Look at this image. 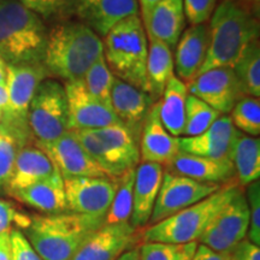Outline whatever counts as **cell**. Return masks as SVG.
<instances>
[{
    "instance_id": "obj_36",
    "label": "cell",
    "mask_w": 260,
    "mask_h": 260,
    "mask_svg": "<svg viewBox=\"0 0 260 260\" xmlns=\"http://www.w3.org/2000/svg\"><path fill=\"white\" fill-rule=\"evenodd\" d=\"M232 122L239 132L248 136L260 134V102L258 98L243 96L235 104L232 111Z\"/></svg>"
},
{
    "instance_id": "obj_22",
    "label": "cell",
    "mask_w": 260,
    "mask_h": 260,
    "mask_svg": "<svg viewBox=\"0 0 260 260\" xmlns=\"http://www.w3.org/2000/svg\"><path fill=\"white\" fill-rule=\"evenodd\" d=\"M168 171L203 183L225 184L235 176L233 161L178 152L168 165Z\"/></svg>"
},
{
    "instance_id": "obj_32",
    "label": "cell",
    "mask_w": 260,
    "mask_h": 260,
    "mask_svg": "<svg viewBox=\"0 0 260 260\" xmlns=\"http://www.w3.org/2000/svg\"><path fill=\"white\" fill-rule=\"evenodd\" d=\"M135 169L125 171L117 177V190L105 216V224L129 223L133 211V189H134Z\"/></svg>"
},
{
    "instance_id": "obj_13",
    "label": "cell",
    "mask_w": 260,
    "mask_h": 260,
    "mask_svg": "<svg viewBox=\"0 0 260 260\" xmlns=\"http://www.w3.org/2000/svg\"><path fill=\"white\" fill-rule=\"evenodd\" d=\"M68 103V130H96L119 123L111 107L86 89L82 80L64 84Z\"/></svg>"
},
{
    "instance_id": "obj_28",
    "label": "cell",
    "mask_w": 260,
    "mask_h": 260,
    "mask_svg": "<svg viewBox=\"0 0 260 260\" xmlns=\"http://www.w3.org/2000/svg\"><path fill=\"white\" fill-rule=\"evenodd\" d=\"M233 164L240 187H247L260 177V141L258 138L237 133Z\"/></svg>"
},
{
    "instance_id": "obj_45",
    "label": "cell",
    "mask_w": 260,
    "mask_h": 260,
    "mask_svg": "<svg viewBox=\"0 0 260 260\" xmlns=\"http://www.w3.org/2000/svg\"><path fill=\"white\" fill-rule=\"evenodd\" d=\"M0 260H12L10 232L0 233Z\"/></svg>"
},
{
    "instance_id": "obj_14",
    "label": "cell",
    "mask_w": 260,
    "mask_h": 260,
    "mask_svg": "<svg viewBox=\"0 0 260 260\" xmlns=\"http://www.w3.org/2000/svg\"><path fill=\"white\" fill-rule=\"evenodd\" d=\"M37 146L48 155L63 180L71 177H109L70 130L53 141Z\"/></svg>"
},
{
    "instance_id": "obj_8",
    "label": "cell",
    "mask_w": 260,
    "mask_h": 260,
    "mask_svg": "<svg viewBox=\"0 0 260 260\" xmlns=\"http://www.w3.org/2000/svg\"><path fill=\"white\" fill-rule=\"evenodd\" d=\"M248 226V204L241 190L217 212L198 242L214 252L230 253L246 239Z\"/></svg>"
},
{
    "instance_id": "obj_15",
    "label": "cell",
    "mask_w": 260,
    "mask_h": 260,
    "mask_svg": "<svg viewBox=\"0 0 260 260\" xmlns=\"http://www.w3.org/2000/svg\"><path fill=\"white\" fill-rule=\"evenodd\" d=\"M237 130L230 116L223 115L203 134L191 138H178L180 152L200 157L233 161V151Z\"/></svg>"
},
{
    "instance_id": "obj_11",
    "label": "cell",
    "mask_w": 260,
    "mask_h": 260,
    "mask_svg": "<svg viewBox=\"0 0 260 260\" xmlns=\"http://www.w3.org/2000/svg\"><path fill=\"white\" fill-rule=\"evenodd\" d=\"M117 186V178H64L68 211L94 217H105L111 206Z\"/></svg>"
},
{
    "instance_id": "obj_27",
    "label": "cell",
    "mask_w": 260,
    "mask_h": 260,
    "mask_svg": "<svg viewBox=\"0 0 260 260\" xmlns=\"http://www.w3.org/2000/svg\"><path fill=\"white\" fill-rule=\"evenodd\" d=\"M148 54L146 74L149 86V95L159 100L169 80L174 76V57L171 48L167 44L148 37Z\"/></svg>"
},
{
    "instance_id": "obj_6",
    "label": "cell",
    "mask_w": 260,
    "mask_h": 260,
    "mask_svg": "<svg viewBox=\"0 0 260 260\" xmlns=\"http://www.w3.org/2000/svg\"><path fill=\"white\" fill-rule=\"evenodd\" d=\"M237 182H228L216 193L153 225L144 233L145 242H198L217 212L241 191Z\"/></svg>"
},
{
    "instance_id": "obj_10",
    "label": "cell",
    "mask_w": 260,
    "mask_h": 260,
    "mask_svg": "<svg viewBox=\"0 0 260 260\" xmlns=\"http://www.w3.org/2000/svg\"><path fill=\"white\" fill-rule=\"evenodd\" d=\"M222 186L203 183L168 170L164 171L160 189L148 224L153 225L169 218L172 214L199 203L211 194L216 193Z\"/></svg>"
},
{
    "instance_id": "obj_49",
    "label": "cell",
    "mask_w": 260,
    "mask_h": 260,
    "mask_svg": "<svg viewBox=\"0 0 260 260\" xmlns=\"http://www.w3.org/2000/svg\"><path fill=\"white\" fill-rule=\"evenodd\" d=\"M117 260H140L139 249H132V251H126L119 256Z\"/></svg>"
},
{
    "instance_id": "obj_35",
    "label": "cell",
    "mask_w": 260,
    "mask_h": 260,
    "mask_svg": "<svg viewBox=\"0 0 260 260\" xmlns=\"http://www.w3.org/2000/svg\"><path fill=\"white\" fill-rule=\"evenodd\" d=\"M199 242H145L140 247V260H191Z\"/></svg>"
},
{
    "instance_id": "obj_33",
    "label": "cell",
    "mask_w": 260,
    "mask_h": 260,
    "mask_svg": "<svg viewBox=\"0 0 260 260\" xmlns=\"http://www.w3.org/2000/svg\"><path fill=\"white\" fill-rule=\"evenodd\" d=\"M222 116L203 100L188 94L186 102V116H184V138H191L203 134L212 125L214 121Z\"/></svg>"
},
{
    "instance_id": "obj_42",
    "label": "cell",
    "mask_w": 260,
    "mask_h": 260,
    "mask_svg": "<svg viewBox=\"0 0 260 260\" xmlns=\"http://www.w3.org/2000/svg\"><path fill=\"white\" fill-rule=\"evenodd\" d=\"M10 241H11L12 260H44L32 248L24 234L18 229H12L10 232Z\"/></svg>"
},
{
    "instance_id": "obj_4",
    "label": "cell",
    "mask_w": 260,
    "mask_h": 260,
    "mask_svg": "<svg viewBox=\"0 0 260 260\" xmlns=\"http://www.w3.org/2000/svg\"><path fill=\"white\" fill-rule=\"evenodd\" d=\"M46 40L40 16L19 0H0V58L6 64L42 63Z\"/></svg>"
},
{
    "instance_id": "obj_39",
    "label": "cell",
    "mask_w": 260,
    "mask_h": 260,
    "mask_svg": "<svg viewBox=\"0 0 260 260\" xmlns=\"http://www.w3.org/2000/svg\"><path fill=\"white\" fill-rule=\"evenodd\" d=\"M246 199L249 210L248 240L260 247V183L259 181L247 186Z\"/></svg>"
},
{
    "instance_id": "obj_34",
    "label": "cell",
    "mask_w": 260,
    "mask_h": 260,
    "mask_svg": "<svg viewBox=\"0 0 260 260\" xmlns=\"http://www.w3.org/2000/svg\"><path fill=\"white\" fill-rule=\"evenodd\" d=\"M116 76L107 67L104 54L89 68L83 76L82 82L86 89L103 103L104 105L111 107V90L115 83Z\"/></svg>"
},
{
    "instance_id": "obj_25",
    "label": "cell",
    "mask_w": 260,
    "mask_h": 260,
    "mask_svg": "<svg viewBox=\"0 0 260 260\" xmlns=\"http://www.w3.org/2000/svg\"><path fill=\"white\" fill-rule=\"evenodd\" d=\"M16 200L47 214L68 212L64 180L58 171L46 180L10 194Z\"/></svg>"
},
{
    "instance_id": "obj_41",
    "label": "cell",
    "mask_w": 260,
    "mask_h": 260,
    "mask_svg": "<svg viewBox=\"0 0 260 260\" xmlns=\"http://www.w3.org/2000/svg\"><path fill=\"white\" fill-rule=\"evenodd\" d=\"M30 216L18 211L10 201L0 199V233L11 232L14 225L24 230L30 225Z\"/></svg>"
},
{
    "instance_id": "obj_3",
    "label": "cell",
    "mask_w": 260,
    "mask_h": 260,
    "mask_svg": "<svg viewBox=\"0 0 260 260\" xmlns=\"http://www.w3.org/2000/svg\"><path fill=\"white\" fill-rule=\"evenodd\" d=\"M24 236L44 260H71L96 230L105 217L63 212L32 216Z\"/></svg>"
},
{
    "instance_id": "obj_31",
    "label": "cell",
    "mask_w": 260,
    "mask_h": 260,
    "mask_svg": "<svg viewBox=\"0 0 260 260\" xmlns=\"http://www.w3.org/2000/svg\"><path fill=\"white\" fill-rule=\"evenodd\" d=\"M246 96H260V45L259 39L249 44L232 68Z\"/></svg>"
},
{
    "instance_id": "obj_17",
    "label": "cell",
    "mask_w": 260,
    "mask_h": 260,
    "mask_svg": "<svg viewBox=\"0 0 260 260\" xmlns=\"http://www.w3.org/2000/svg\"><path fill=\"white\" fill-rule=\"evenodd\" d=\"M139 140L141 161L168 167L180 152L178 138L169 134L160 121L158 103H154L149 109Z\"/></svg>"
},
{
    "instance_id": "obj_48",
    "label": "cell",
    "mask_w": 260,
    "mask_h": 260,
    "mask_svg": "<svg viewBox=\"0 0 260 260\" xmlns=\"http://www.w3.org/2000/svg\"><path fill=\"white\" fill-rule=\"evenodd\" d=\"M0 110L4 113L9 112V94L6 84H0Z\"/></svg>"
},
{
    "instance_id": "obj_46",
    "label": "cell",
    "mask_w": 260,
    "mask_h": 260,
    "mask_svg": "<svg viewBox=\"0 0 260 260\" xmlns=\"http://www.w3.org/2000/svg\"><path fill=\"white\" fill-rule=\"evenodd\" d=\"M140 2V9H141V17H142V24L147 21L149 14L152 12V10L154 9V6L158 4L161 0H139Z\"/></svg>"
},
{
    "instance_id": "obj_2",
    "label": "cell",
    "mask_w": 260,
    "mask_h": 260,
    "mask_svg": "<svg viewBox=\"0 0 260 260\" xmlns=\"http://www.w3.org/2000/svg\"><path fill=\"white\" fill-rule=\"evenodd\" d=\"M259 29L258 16L234 0H222L210 18L209 51L199 74L233 68L249 44L259 39Z\"/></svg>"
},
{
    "instance_id": "obj_44",
    "label": "cell",
    "mask_w": 260,
    "mask_h": 260,
    "mask_svg": "<svg viewBox=\"0 0 260 260\" xmlns=\"http://www.w3.org/2000/svg\"><path fill=\"white\" fill-rule=\"evenodd\" d=\"M191 260H230V253L214 252L209 247L199 243Z\"/></svg>"
},
{
    "instance_id": "obj_52",
    "label": "cell",
    "mask_w": 260,
    "mask_h": 260,
    "mask_svg": "<svg viewBox=\"0 0 260 260\" xmlns=\"http://www.w3.org/2000/svg\"><path fill=\"white\" fill-rule=\"evenodd\" d=\"M3 135H4V129H3V126L0 125V139L3 138Z\"/></svg>"
},
{
    "instance_id": "obj_24",
    "label": "cell",
    "mask_w": 260,
    "mask_h": 260,
    "mask_svg": "<svg viewBox=\"0 0 260 260\" xmlns=\"http://www.w3.org/2000/svg\"><path fill=\"white\" fill-rule=\"evenodd\" d=\"M186 25L183 0H161L144 23L146 34L174 48Z\"/></svg>"
},
{
    "instance_id": "obj_40",
    "label": "cell",
    "mask_w": 260,
    "mask_h": 260,
    "mask_svg": "<svg viewBox=\"0 0 260 260\" xmlns=\"http://www.w3.org/2000/svg\"><path fill=\"white\" fill-rule=\"evenodd\" d=\"M216 5L217 0H183L184 17L190 25L206 24Z\"/></svg>"
},
{
    "instance_id": "obj_38",
    "label": "cell",
    "mask_w": 260,
    "mask_h": 260,
    "mask_svg": "<svg viewBox=\"0 0 260 260\" xmlns=\"http://www.w3.org/2000/svg\"><path fill=\"white\" fill-rule=\"evenodd\" d=\"M42 18H65L76 12L80 0H19Z\"/></svg>"
},
{
    "instance_id": "obj_1",
    "label": "cell",
    "mask_w": 260,
    "mask_h": 260,
    "mask_svg": "<svg viewBox=\"0 0 260 260\" xmlns=\"http://www.w3.org/2000/svg\"><path fill=\"white\" fill-rule=\"evenodd\" d=\"M103 56V40L81 22H61L47 32L42 65L48 75L70 81L82 80Z\"/></svg>"
},
{
    "instance_id": "obj_18",
    "label": "cell",
    "mask_w": 260,
    "mask_h": 260,
    "mask_svg": "<svg viewBox=\"0 0 260 260\" xmlns=\"http://www.w3.org/2000/svg\"><path fill=\"white\" fill-rule=\"evenodd\" d=\"M164 167L154 162L141 161L135 169L133 189V211L130 225L138 230L148 225L153 207L160 189Z\"/></svg>"
},
{
    "instance_id": "obj_16",
    "label": "cell",
    "mask_w": 260,
    "mask_h": 260,
    "mask_svg": "<svg viewBox=\"0 0 260 260\" xmlns=\"http://www.w3.org/2000/svg\"><path fill=\"white\" fill-rule=\"evenodd\" d=\"M135 232L130 223L104 224L71 260H117L134 243Z\"/></svg>"
},
{
    "instance_id": "obj_19",
    "label": "cell",
    "mask_w": 260,
    "mask_h": 260,
    "mask_svg": "<svg viewBox=\"0 0 260 260\" xmlns=\"http://www.w3.org/2000/svg\"><path fill=\"white\" fill-rule=\"evenodd\" d=\"M76 14L81 23L104 38L117 23L139 15L138 0H80Z\"/></svg>"
},
{
    "instance_id": "obj_43",
    "label": "cell",
    "mask_w": 260,
    "mask_h": 260,
    "mask_svg": "<svg viewBox=\"0 0 260 260\" xmlns=\"http://www.w3.org/2000/svg\"><path fill=\"white\" fill-rule=\"evenodd\" d=\"M230 260H260V247L243 240L230 252Z\"/></svg>"
},
{
    "instance_id": "obj_30",
    "label": "cell",
    "mask_w": 260,
    "mask_h": 260,
    "mask_svg": "<svg viewBox=\"0 0 260 260\" xmlns=\"http://www.w3.org/2000/svg\"><path fill=\"white\" fill-rule=\"evenodd\" d=\"M74 134L86 152L94 159V161L105 171L111 178L122 176L125 171L130 170L126 164L116 153L106 147L98 139L93 130H74Z\"/></svg>"
},
{
    "instance_id": "obj_51",
    "label": "cell",
    "mask_w": 260,
    "mask_h": 260,
    "mask_svg": "<svg viewBox=\"0 0 260 260\" xmlns=\"http://www.w3.org/2000/svg\"><path fill=\"white\" fill-rule=\"evenodd\" d=\"M4 111H3V110H0V124H2V122H3V119H4Z\"/></svg>"
},
{
    "instance_id": "obj_5",
    "label": "cell",
    "mask_w": 260,
    "mask_h": 260,
    "mask_svg": "<svg viewBox=\"0 0 260 260\" xmlns=\"http://www.w3.org/2000/svg\"><path fill=\"white\" fill-rule=\"evenodd\" d=\"M103 54L117 79L149 93L146 74L147 34L139 15L123 19L107 32L103 40Z\"/></svg>"
},
{
    "instance_id": "obj_20",
    "label": "cell",
    "mask_w": 260,
    "mask_h": 260,
    "mask_svg": "<svg viewBox=\"0 0 260 260\" xmlns=\"http://www.w3.org/2000/svg\"><path fill=\"white\" fill-rule=\"evenodd\" d=\"M210 45L207 24L190 25L182 32L177 42L174 59V69L182 82L189 83L199 74Z\"/></svg>"
},
{
    "instance_id": "obj_50",
    "label": "cell",
    "mask_w": 260,
    "mask_h": 260,
    "mask_svg": "<svg viewBox=\"0 0 260 260\" xmlns=\"http://www.w3.org/2000/svg\"><path fill=\"white\" fill-rule=\"evenodd\" d=\"M6 75H8V64L0 58V84H6Z\"/></svg>"
},
{
    "instance_id": "obj_9",
    "label": "cell",
    "mask_w": 260,
    "mask_h": 260,
    "mask_svg": "<svg viewBox=\"0 0 260 260\" xmlns=\"http://www.w3.org/2000/svg\"><path fill=\"white\" fill-rule=\"evenodd\" d=\"M47 75L42 63L8 65L6 88L9 94V112L4 115L3 124L30 132L27 121L29 105L38 87Z\"/></svg>"
},
{
    "instance_id": "obj_47",
    "label": "cell",
    "mask_w": 260,
    "mask_h": 260,
    "mask_svg": "<svg viewBox=\"0 0 260 260\" xmlns=\"http://www.w3.org/2000/svg\"><path fill=\"white\" fill-rule=\"evenodd\" d=\"M237 4H240L242 8L248 10L253 15L259 17V10H260V0H234Z\"/></svg>"
},
{
    "instance_id": "obj_37",
    "label": "cell",
    "mask_w": 260,
    "mask_h": 260,
    "mask_svg": "<svg viewBox=\"0 0 260 260\" xmlns=\"http://www.w3.org/2000/svg\"><path fill=\"white\" fill-rule=\"evenodd\" d=\"M3 129H4V135L0 139V190H5L8 187L12 169H14L16 155H17L19 149L27 145L25 139L14 134L5 126H3Z\"/></svg>"
},
{
    "instance_id": "obj_23",
    "label": "cell",
    "mask_w": 260,
    "mask_h": 260,
    "mask_svg": "<svg viewBox=\"0 0 260 260\" xmlns=\"http://www.w3.org/2000/svg\"><path fill=\"white\" fill-rule=\"evenodd\" d=\"M56 171L53 162L42 149L38 146L25 145L16 155L11 177L5 191L10 195L14 191L24 189L31 184L46 180Z\"/></svg>"
},
{
    "instance_id": "obj_7",
    "label": "cell",
    "mask_w": 260,
    "mask_h": 260,
    "mask_svg": "<svg viewBox=\"0 0 260 260\" xmlns=\"http://www.w3.org/2000/svg\"><path fill=\"white\" fill-rule=\"evenodd\" d=\"M28 126L37 144H46L68 132V103L64 86L56 80H44L28 109Z\"/></svg>"
},
{
    "instance_id": "obj_12",
    "label": "cell",
    "mask_w": 260,
    "mask_h": 260,
    "mask_svg": "<svg viewBox=\"0 0 260 260\" xmlns=\"http://www.w3.org/2000/svg\"><path fill=\"white\" fill-rule=\"evenodd\" d=\"M188 94L197 96L220 115L229 113L246 96L232 68H216L198 75L186 84Z\"/></svg>"
},
{
    "instance_id": "obj_26",
    "label": "cell",
    "mask_w": 260,
    "mask_h": 260,
    "mask_svg": "<svg viewBox=\"0 0 260 260\" xmlns=\"http://www.w3.org/2000/svg\"><path fill=\"white\" fill-rule=\"evenodd\" d=\"M188 90L186 83L174 76L169 80L164 92L158 100L159 117L168 130L169 134L175 138L183 134L184 116H186V102Z\"/></svg>"
},
{
    "instance_id": "obj_21",
    "label": "cell",
    "mask_w": 260,
    "mask_h": 260,
    "mask_svg": "<svg viewBox=\"0 0 260 260\" xmlns=\"http://www.w3.org/2000/svg\"><path fill=\"white\" fill-rule=\"evenodd\" d=\"M153 102V98L148 93L117 77L115 79L111 90V109L119 122L132 130L139 139L140 130Z\"/></svg>"
},
{
    "instance_id": "obj_29",
    "label": "cell",
    "mask_w": 260,
    "mask_h": 260,
    "mask_svg": "<svg viewBox=\"0 0 260 260\" xmlns=\"http://www.w3.org/2000/svg\"><path fill=\"white\" fill-rule=\"evenodd\" d=\"M98 139L116 153L129 169H134L140 164L139 138L123 123L93 130Z\"/></svg>"
}]
</instances>
